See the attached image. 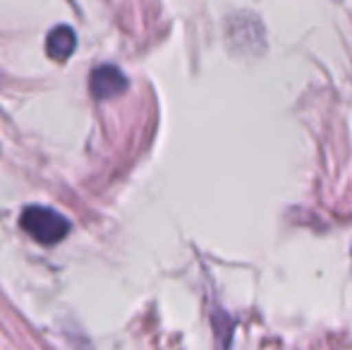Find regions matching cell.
Listing matches in <instances>:
<instances>
[{
    "mask_svg": "<svg viewBox=\"0 0 352 350\" xmlns=\"http://www.w3.org/2000/svg\"><path fill=\"white\" fill-rule=\"evenodd\" d=\"M19 226L29 238H34L41 245H58L70 233V221L51 206H27L22 211Z\"/></svg>",
    "mask_w": 352,
    "mask_h": 350,
    "instance_id": "cell-1",
    "label": "cell"
},
{
    "mask_svg": "<svg viewBox=\"0 0 352 350\" xmlns=\"http://www.w3.org/2000/svg\"><path fill=\"white\" fill-rule=\"evenodd\" d=\"M74 48H77V36H74V29L67 24L51 29V34L46 36V53L56 63H65L74 53Z\"/></svg>",
    "mask_w": 352,
    "mask_h": 350,
    "instance_id": "cell-3",
    "label": "cell"
},
{
    "mask_svg": "<svg viewBox=\"0 0 352 350\" xmlns=\"http://www.w3.org/2000/svg\"><path fill=\"white\" fill-rule=\"evenodd\" d=\"M89 89H91V96L98 101H108V98H116L120 94L127 91V77L120 67L111 65H98L96 70L89 77Z\"/></svg>",
    "mask_w": 352,
    "mask_h": 350,
    "instance_id": "cell-2",
    "label": "cell"
}]
</instances>
